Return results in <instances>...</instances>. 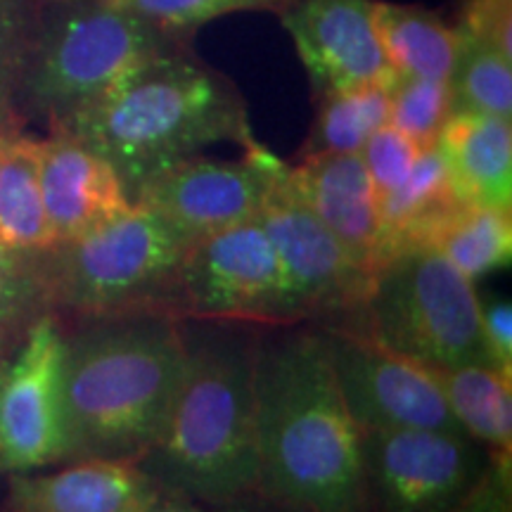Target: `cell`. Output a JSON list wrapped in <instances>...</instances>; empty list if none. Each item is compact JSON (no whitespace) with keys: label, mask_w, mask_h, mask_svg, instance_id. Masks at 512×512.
Masks as SVG:
<instances>
[{"label":"cell","mask_w":512,"mask_h":512,"mask_svg":"<svg viewBox=\"0 0 512 512\" xmlns=\"http://www.w3.org/2000/svg\"><path fill=\"white\" fill-rule=\"evenodd\" d=\"M254 406L256 494L302 512H368L363 430L318 325L259 328Z\"/></svg>","instance_id":"1"},{"label":"cell","mask_w":512,"mask_h":512,"mask_svg":"<svg viewBox=\"0 0 512 512\" xmlns=\"http://www.w3.org/2000/svg\"><path fill=\"white\" fill-rule=\"evenodd\" d=\"M183 363V320L169 313L133 311L64 325L69 463H140L169 420Z\"/></svg>","instance_id":"2"},{"label":"cell","mask_w":512,"mask_h":512,"mask_svg":"<svg viewBox=\"0 0 512 512\" xmlns=\"http://www.w3.org/2000/svg\"><path fill=\"white\" fill-rule=\"evenodd\" d=\"M256 335V325L183 320L181 384L157 444L138 463L162 491L207 508L256 494Z\"/></svg>","instance_id":"3"},{"label":"cell","mask_w":512,"mask_h":512,"mask_svg":"<svg viewBox=\"0 0 512 512\" xmlns=\"http://www.w3.org/2000/svg\"><path fill=\"white\" fill-rule=\"evenodd\" d=\"M114 166L128 195L216 143H254L238 88L181 48L133 67L60 126Z\"/></svg>","instance_id":"4"},{"label":"cell","mask_w":512,"mask_h":512,"mask_svg":"<svg viewBox=\"0 0 512 512\" xmlns=\"http://www.w3.org/2000/svg\"><path fill=\"white\" fill-rule=\"evenodd\" d=\"M34 22L19 74L15 112L60 126L150 57L178 46L171 34L105 0H50Z\"/></svg>","instance_id":"5"},{"label":"cell","mask_w":512,"mask_h":512,"mask_svg":"<svg viewBox=\"0 0 512 512\" xmlns=\"http://www.w3.org/2000/svg\"><path fill=\"white\" fill-rule=\"evenodd\" d=\"M192 240L155 211L131 207L43 252L50 313L88 320L133 311L171 316V292Z\"/></svg>","instance_id":"6"},{"label":"cell","mask_w":512,"mask_h":512,"mask_svg":"<svg viewBox=\"0 0 512 512\" xmlns=\"http://www.w3.org/2000/svg\"><path fill=\"white\" fill-rule=\"evenodd\" d=\"M347 328L427 368L494 366L482 337L475 283L432 245L406 247L377 264L361 311Z\"/></svg>","instance_id":"7"},{"label":"cell","mask_w":512,"mask_h":512,"mask_svg":"<svg viewBox=\"0 0 512 512\" xmlns=\"http://www.w3.org/2000/svg\"><path fill=\"white\" fill-rule=\"evenodd\" d=\"M171 316L256 328L304 323L290 280L259 221L192 242L171 292Z\"/></svg>","instance_id":"8"},{"label":"cell","mask_w":512,"mask_h":512,"mask_svg":"<svg viewBox=\"0 0 512 512\" xmlns=\"http://www.w3.org/2000/svg\"><path fill=\"white\" fill-rule=\"evenodd\" d=\"M491 460L463 432L363 430L368 512H453Z\"/></svg>","instance_id":"9"},{"label":"cell","mask_w":512,"mask_h":512,"mask_svg":"<svg viewBox=\"0 0 512 512\" xmlns=\"http://www.w3.org/2000/svg\"><path fill=\"white\" fill-rule=\"evenodd\" d=\"M62 370L64 325L43 313L0 373V477L69 463Z\"/></svg>","instance_id":"10"},{"label":"cell","mask_w":512,"mask_h":512,"mask_svg":"<svg viewBox=\"0 0 512 512\" xmlns=\"http://www.w3.org/2000/svg\"><path fill=\"white\" fill-rule=\"evenodd\" d=\"M287 166L261 207L259 226L280 256L304 323L354 325L370 271L344 249L287 178Z\"/></svg>","instance_id":"11"},{"label":"cell","mask_w":512,"mask_h":512,"mask_svg":"<svg viewBox=\"0 0 512 512\" xmlns=\"http://www.w3.org/2000/svg\"><path fill=\"white\" fill-rule=\"evenodd\" d=\"M318 328L328 344L339 392L361 430L463 432L430 368L382 347L361 330Z\"/></svg>","instance_id":"12"},{"label":"cell","mask_w":512,"mask_h":512,"mask_svg":"<svg viewBox=\"0 0 512 512\" xmlns=\"http://www.w3.org/2000/svg\"><path fill=\"white\" fill-rule=\"evenodd\" d=\"M283 169V159L254 140L238 162L197 155L159 171L133 192V202L155 211L178 233L197 242L256 221Z\"/></svg>","instance_id":"13"},{"label":"cell","mask_w":512,"mask_h":512,"mask_svg":"<svg viewBox=\"0 0 512 512\" xmlns=\"http://www.w3.org/2000/svg\"><path fill=\"white\" fill-rule=\"evenodd\" d=\"M283 24L318 95L399 79L382 53L370 0H299Z\"/></svg>","instance_id":"14"},{"label":"cell","mask_w":512,"mask_h":512,"mask_svg":"<svg viewBox=\"0 0 512 512\" xmlns=\"http://www.w3.org/2000/svg\"><path fill=\"white\" fill-rule=\"evenodd\" d=\"M41 192L55 245L133 204L114 166L64 128H50V136L41 138Z\"/></svg>","instance_id":"15"},{"label":"cell","mask_w":512,"mask_h":512,"mask_svg":"<svg viewBox=\"0 0 512 512\" xmlns=\"http://www.w3.org/2000/svg\"><path fill=\"white\" fill-rule=\"evenodd\" d=\"M5 479V512H143L162 496V486L128 460H72Z\"/></svg>","instance_id":"16"},{"label":"cell","mask_w":512,"mask_h":512,"mask_svg":"<svg viewBox=\"0 0 512 512\" xmlns=\"http://www.w3.org/2000/svg\"><path fill=\"white\" fill-rule=\"evenodd\" d=\"M287 178L313 214L368 271L380 238V197L361 155L302 157Z\"/></svg>","instance_id":"17"},{"label":"cell","mask_w":512,"mask_h":512,"mask_svg":"<svg viewBox=\"0 0 512 512\" xmlns=\"http://www.w3.org/2000/svg\"><path fill=\"white\" fill-rule=\"evenodd\" d=\"M434 145L444 157L460 200L512 211L510 119L451 112Z\"/></svg>","instance_id":"18"},{"label":"cell","mask_w":512,"mask_h":512,"mask_svg":"<svg viewBox=\"0 0 512 512\" xmlns=\"http://www.w3.org/2000/svg\"><path fill=\"white\" fill-rule=\"evenodd\" d=\"M463 207L437 145L422 150L406 181L380 200L373 268L406 247L432 245L439 230Z\"/></svg>","instance_id":"19"},{"label":"cell","mask_w":512,"mask_h":512,"mask_svg":"<svg viewBox=\"0 0 512 512\" xmlns=\"http://www.w3.org/2000/svg\"><path fill=\"white\" fill-rule=\"evenodd\" d=\"M0 242L19 252L55 245L41 192V138L19 121L0 124Z\"/></svg>","instance_id":"20"},{"label":"cell","mask_w":512,"mask_h":512,"mask_svg":"<svg viewBox=\"0 0 512 512\" xmlns=\"http://www.w3.org/2000/svg\"><path fill=\"white\" fill-rule=\"evenodd\" d=\"M430 370L460 430L491 456H512V375L486 363Z\"/></svg>","instance_id":"21"},{"label":"cell","mask_w":512,"mask_h":512,"mask_svg":"<svg viewBox=\"0 0 512 512\" xmlns=\"http://www.w3.org/2000/svg\"><path fill=\"white\" fill-rule=\"evenodd\" d=\"M373 22L382 53L399 76L451 79L458 53V29L432 12L411 5L373 3Z\"/></svg>","instance_id":"22"},{"label":"cell","mask_w":512,"mask_h":512,"mask_svg":"<svg viewBox=\"0 0 512 512\" xmlns=\"http://www.w3.org/2000/svg\"><path fill=\"white\" fill-rule=\"evenodd\" d=\"M394 83H370L318 95V114L302 147V157L361 152L366 140L389 124Z\"/></svg>","instance_id":"23"},{"label":"cell","mask_w":512,"mask_h":512,"mask_svg":"<svg viewBox=\"0 0 512 512\" xmlns=\"http://www.w3.org/2000/svg\"><path fill=\"white\" fill-rule=\"evenodd\" d=\"M432 247H437L472 283L491 271L508 268L512 259L510 209L465 204L439 230Z\"/></svg>","instance_id":"24"},{"label":"cell","mask_w":512,"mask_h":512,"mask_svg":"<svg viewBox=\"0 0 512 512\" xmlns=\"http://www.w3.org/2000/svg\"><path fill=\"white\" fill-rule=\"evenodd\" d=\"M448 83L453 93V112L512 117V60L460 29L456 64Z\"/></svg>","instance_id":"25"},{"label":"cell","mask_w":512,"mask_h":512,"mask_svg":"<svg viewBox=\"0 0 512 512\" xmlns=\"http://www.w3.org/2000/svg\"><path fill=\"white\" fill-rule=\"evenodd\" d=\"M43 313H50L43 252H19L0 242V339L19 344Z\"/></svg>","instance_id":"26"},{"label":"cell","mask_w":512,"mask_h":512,"mask_svg":"<svg viewBox=\"0 0 512 512\" xmlns=\"http://www.w3.org/2000/svg\"><path fill=\"white\" fill-rule=\"evenodd\" d=\"M453 112V93L448 81L399 76L392 88L389 124L399 128L415 145L427 150L437 143L441 128Z\"/></svg>","instance_id":"27"},{"label":"cell","mask_w":512,"mask_h":512,"mask_svg":"<svg viewBox=\"0 0 512 512\" xmlns=\"http://www.w3.org/2000/svg\"><path fill=\"white\" fill-rule=\"evenodd\" d=\"M105 3L131 12L171 36L200 27L228 12L268 5L266 0H105Z\"/></svg>","instance_id":"28"},{"label":"cell","mask_w":512,"mask_h":512,"mask_svg":"<svg viewBox=\"0 0 512 512\" xmlns=\"http://www.w3.org/2000/svg\"><path fill=\"white\" fill-rule=\"evenodd\" d=\"M27 5V0H0V124L19 121L15 95L34 27Z\"/></svg>","instance_id":"29"},{"label":"cell","mask_w":512,"mask_h":512,"mask_svg":"<svg viewBox=\"0 0 512 512\" xmlns=\"http://www.w3.org/2000/svg\"><path fill=\"white\" fill-rule=\"evenodd\" d=\"M420 152L422 147L415 145L408 136H403L392 124H384L380 131H375L366 140L358 155L363 159V166H366L380 200L406 181L413 164L418 162Z\"/></svg>","instance_id":"30"},{"label":"cell","mask_w":512,"mask_h":512,"mask_svg":"<svg viewBox=\"0 0 512 512\" xmlns=\"http://www.w3.org/2000/svg\"><path fill=\"white\" fill-rule=\"evenodd\" d=\"M458 29L512 60V0H467Z\"/></svg>","instance_id":"31"},{"label":"cell","mask_w":512,"mask_h":512,"mask_svg":"<svg viewBox=\"0 0 512 512\" xmlns=\"http://www.w3.org/2000/svg\"><path fill=\"white\" fill-rule=\"evenodd\" d=\"M479 320L482 337L491 363L503 373L512 375V304L510 299L489 297L479 299Z\"/></svg>","instance_id":"32"},{"label":"cell","mask_w":512,"mask_h":512,"mask_svg":"<svg viewBox=\"0 0 512 512\" xmlns=\"http://www.w3.org/2000/svg\"><path fill=\"white\" fill-rule=\"evenodd\" d=\"M453 512H512V456H494L482 482Z\"/></svg>","instance_id":"33"},{"label":"cell","mask_w":512,"mask_h":512,"mask_svg":"<svg viewBox=\"0 0 512 512\" xmlns=\"http://www.w3.org/2000/svg\"><path fill=\"white\" fill-rule=\"evenodd\" d=\"M204 512H302V510H294V508H287V505L268 501V498H264L261 494H252V496L238 498V501L233 503L214 505V508H207V505H204Z\"/></svg>","instance_id":"34"},{"label":"cell","mask_w":512,"mask_h":512,"mask_svg":"<svg viewBox=\"0 0 512 512\" xmlns=\"http://www.w3.org/2000/svg\"><path fill=\"white\" fill-rule=\"evenodd\" d=\"M143 512H204V505L181 494L162 491V496H159L152 505H147Z\"/></svg>","instance_id":"35"},{"label":"cell","mask_w":512,"mask_h":512,"mask_svg":"<svg viewBox=\"0 0 512 512\" xmlns=\"http://www.w3.org/2000/svg\"><path fill=\"white\" fill-rule=\"evenodd\" d=\"M15 347H17L15 342H5V339H0V373H3L5 363L10 361V356H12V351H15Z\"/></svg>","instance_id":"36"},{"label":"cell","mask_w":512,"mask_h":512,"mask_svg":"<svg viewBox=\"0 0 512 512\" xmlns=\"http://www.w3.org/2000/svg\"><path fill=\"white\" fill-rule=\"evenodd\" d=\"M266 3H271V0H266Z\"/></svg>","instance_id":"37"}]
</instances>
